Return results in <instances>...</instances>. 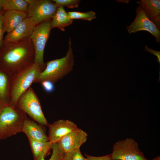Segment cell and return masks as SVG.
Masks as SVG:
<instances>
[{"label":"cell","mask_w":160,"mask_h":160,"mask_svg":"<svg viewBox=\"0 0 160 160\" xmlns=\"http://www.w3.org/2000/svg\"><path fill=\"white\" fill-rule=\"evenodd\" d=\"M35 51L30 37L4 43L0 49V70L11 76L34 62Z\"/></svg>","instance_id":"obj_1"},{"label":"cell","mask_w":160,"mask_h":160,"mask_svg":"<svg viewBox=\"0 0 160 160\" xmlns=\"http://www.w3.org/2000/svg\"><path fill=\"white\" fill-rule=\"evenodd\" d=\"M74 64V56L70 37L68 48L65 55L45 63V68L39 74L34 83H40L43 80H48L55 84L72 70Z\"/></svg>","instance_id":"obj_2"},{"label":"cell","mask_w":160,"mask_h":160,"mask_svg":"<svg viewBox=\"0 0 160 160\" xmlns=\"http://www.w3.org/2000/svg\"><path fill=\"white\" fill-rule=\"evenodd\" d=\"M42 71L39 65L34 62L11 76L9 105L17 106V102L19 98L30 87Z\"/></svg>","instance_id":"obj_3"},{"label":"cell","mask_w":160,"mask_h":160,"mask_svg":"<svg viewBox=\"0 0 160 160\" xmlns=\"http://www.w3.org/2000/svg\"><path fill=\"white\" fill-rule=\"evenodd\" d=\"M27 114L17 106L5 105L0 112V140L22 132Z\"/></svg>","instance_id":"obj_4"},{"label":"cell","mask_w":160,"mask_h":160,"mask_svg":"<svg viewBox=\"0 0 160 160\" xmlns=\"http://www.w3.org/2000/svg\"><path fill=\"white\" fill-rule=\"evenodd\" d=\"M16 106L35 122L44 126L48 125L39 98L30 87L19 98Z\"/></svg>","instance_id":"obj_5"},{"label":"cell","mask_w":160,"mask_h":160,"mask_svg":"<svg viewBox=\"0 0 160 160\" xmlns=\"http://www.w3.org/2000/svg\"><path fill=\"white\" fill-rule=\"evenodd\" d=\"M52 19L37 25L30 38L33 42L35 51L34 62L38 64L43 71L46 67L44 54L46 43L52 29Z\"/></svg>","instance_id":"obj_6"},{"label":"cell","mask_w":160,"mask_h":160,"mask_svg":"<svg viewBox=\"0 0 160 160\" xmlns=\"http://www.w3.org/2000/svg\"><path fill=\"white\" fill-rule=\"evenodd\" d=\"M24 0L28 4L27 17L31 18L36 25L52 19L59 7L53 0Z\"/></svg>","instance_id":"obj_7"},{"label":"cell","mask_w":160,"mask_h":160,"mask_svg":"<svg viewBox=\"0 0 160 160\" xmlns=\"http://www.w3.org/2000/svg\"><path fill=\"white\" fill-rule=\"evenodd\" d=\"M111 154L114 160H148L140 149L137 143L132 138L116 142Z\"/></svg>","instance_id":"obj_8"},{"label":"cell","mask_w":160,"mask_h":160,"mask_svg":"<svg viewBox=\"0 0 160 160\" xmlns=\"http://www.w3.org/2000/svg\"><path fill=\"white\" fill-rule=\"evenodd\" d=\"M136 16L134 21L129 25L126 26L129 34L139 31H146L156 38V41L160 42V31L156 25L148 18L143 9L138 6L136 10Z\"/></svg>","instance_id":"obj_9"},{"label":"cell","mask_w":160,"mask_h":160,"mask_svg":"<svg viewBox=\"0 0 160 160\" xmlns=\"http://www.w3.org/2000/svg\"><path fill=\"white\" fill-rule=\"evenodd\" d=\"M36 25L31 18L27 17L16 28L5 36L4 43L16 42L30 37Z\"/></svg>","instance_id":"obj_10"},{"label":"cell","mask_w":160,"mask_h":160,"mask_svg":"<svg viewBox=\"0 0 160 160\" xmlns=\"http://www.w3.org/2000/svg\"><path fill=\"white\" fill-rule=\"evenodd\" d=\"M49 141L52 143H58L69 133L78 127L76 124L68 120H60L48 125Z\"/></svg>","instance_id":"obj_11"},{"label":"cell","mask_w":160,"mask_h":160,"mask_svg":"<svg viewBox=\"0 0 160 160\" xmlns=\"http://www.w3.org/2000/svg\"><path fill=\"white\" fill-rule=\"evenodd\" d=\"M87 136L85 132L78 128L65 136L58 143L61 149L66 153L80 149L81 146L86 142Z\"/></svg>","instance_id":"obj_12"},{"label":"cell","mask_w":160,"mask_h":160,"mask_svg":"<svg viewBox=\"0 0 160 160\" xmlns=\"http://www.w3.org/2000/svg\"><path fill=\"white\" fill-rule=\"evenodd\" d=\"M43 126L27 117L24 121L22 132L26 135L28 140L47 142L49 141L48 137Z\"/></svg>","instance_id":"obj_13"},{"label":"cell","mask_w":160,"mask_h":160,"mask_svg":"<svg viewBox=\"0 0 160 160\" xmlns=\"http://www.w3.org/2000/svg\"><path fill=\"white\" fill-rule=\"evenodd\" d=\"M27 17V12H24L16 10L4 12L2 17L4 32L8 33L12 31Z\"/></svg>","instance_id":"obj_14"},{"label":"cell","mask_w":160,"mask_h":160,"mask_svg":"<svg viewBox=\"0 0 160 160\" xmlns=\"http://www.w3.org/2000/svg\"><path fill=\"white\" fill-rule=\"evenodd\" d=\"M142 7L150 20L159 30L160 27V1L140 0L136 2Z\"/></svg>","instance_id":"obj_15"},{"label":"cell","mask_w":160,"mask_h":160,"mask_svg":"<svg viewBox=\"0 0 160 160\" xmlns=\"http://www.w3.org/2000/svg\"><path fill=\"white\" fill-rule=\"evenodd\" d=\"M34 160H41L50 154L53 143L49 141L44 142L29 140Z\"/></svg>","instance_id":"obj_16"},{"label":"cell","mask_w":160,"mask_h":160,"mask_svg":"<svg viewBox=\"0 0 160 160\" xmlns=\"http://www.w3.org/2000/svg\"><path fill=\"white\" fill-rule=\"evenodd\" d=\"M73 20L69 17L68 12L64 7L59 6L51 22L52 29L57 28L62 31H65V28L71 25Z\"/></svg>","instance_id":"obj_17"},{"label":"cell","mask_w":160,"mask_h":160,"mask_svg":"<svg viewBox=\"0 0 160 160\" xmlns=\"http://www.w3.org/2000/svg\"><path fill=\"white\" fill-rule=\"evenodd\" d=\"M11 77L0 70V101L4 105L10 102Z\"/></svg>","instance_id":"obj_18"},{"label":"cell","mask_w":160,"mask_h":160,"mask_svg":"<svg viewBox=\"0 0 160 160\" xmlns=\"http://www.w3.org/2000/svg\"><path fill=\"white\" fill-rule=\"evenodd\" d=\"M3 11L16 10L27 12L28 4L24 0H2Z\"/></svg>","instance_id":"obj_19"},{"label":"cell","mask_w":160,"mask_h":160,"mask_svg":"<svg viewBox=\"0 0 160 160\" xmlns=\"http://www.w3.org/2000/svg\"><path fill=\"white\" fill-rule=\"evenodd\" d=\"M69 18L71 20L78 19L91 21L96 17V13L91 11L86 12H68Z\"/></svg>","instance_id":"obj_20"},{"label":"cell","mask_w":160,"mask_h":160,"mask_svg":"<svg viewBox=\"0 0 160 160\" xmlns=\"http://www.w3.org/2000/svg\"><path fill=\"white\" fill-rule=\"evenodd\" d=\"M52 155L48 160H63L65 153L60 147L58 143L53 144ZM41 160H45L43 159Z\"/></svg>","instance_id":"obj_21"},{"label":"cell","mask_w":160,"mask_h":160,"mask_svg":"<svg viewBox=\"0 0 160 160\" xmlns=\"http://www.w3.org/2000/svg\"><path fill=\"white\" fill-rule=\"evenodd\" d=\"M63 160H87L82 155L80 149L65 153Z\"/></svg>","instance_id":"obj_22"},{"label":"cell","mask_w":160,"mask_h":160,"mask_svg":"<svg viewBox=\"0 0 160 160\" xmlns=\"http://www.w3.org/2000/svg\"><path fill=\"white\" fill-rule=\"evenodd\" d=\"M58 6H62L69 8H73L78 7L80 1L79 0H53Z\"/></svg>","instance_id":"obj_23"},{"label":"cell","mask_w":160,"mask_h":160,"mask_svg":"<svg viewBox=\"0 0 160 160\" xmlns=\"http://www.w3.org/2000/svg\"><path fill=\"white\" fill-rule=\"evenodd\" d=\"M39 83L46 92L50 93L54 91L55 89L54 84L51 81L48 80H44Z\"/></svg>","instance_id":"obj_24"},{"label":"cell","mask_w":160,"mask_h":160,"mask_svg":"<svg viewBox=\"0 0 160 160\" xmlns=\"http://www.w3.org/2000/svg\"><path fill=\"white\" fill-rule=\"evenodd\" d=\"M87 160H114L112 157L111 153L103 156H94L85 155Z\"/></svg>","instance_id":"obj_25"},{"label":"cell","mask_w":160,"mask_h":160,"mask_svg":"<svg viewBox=\"0 0 160 160\" xmlns=\"http://www.w3.org/2000/svg\"><path fill=\"white\" fill-rule=\"evenodd\" d=\"M145 51L148 52L156 56L157 57V61L160 64V51H156L151 48H149L148 46L145 45L144 47Z\"/></svg>","instance_id":"obj_26"},{"label":"cell","mask_w":160,"mask_h":160,"mask_svg":"<svg viewBox=\"0 0 160 160\" xmlns=\"http://www.w3.org/2000/svg\"><path fill=\"white\" fill-rule=\"evenodd\" d=\"M3 13L0 14V49L4 44L3 35L4 33L3 28L2 24V17Z\"/></svg>","instance_id":"obj_27"},{"label":"cell","mask_w":160,"mask_h":160,"mask_svg":"<svg viewBox=\"0 0 160 160\" xmlns=\"http://www.w3.org/2000/svg\"><path fill=\"white\" fill-rule=\"evenodd\" d=\"M4 12L2 6V0H0V14Z\"/></svg>","instance_id":"obj_28"},{"label":"cell","mask_w":160,"mask_h":160,"mask_svg":"<svg viewBox=\"0 0 160 160\" xmlns=\"http://www.w3.org/2000/svg\"><path fill=\"white\" fill-rule=\"evenodd\" d=\"M4 105H4L0 101V112Z\"/></svg>","instance_id":"obj_29"},{"label":"cell","mask_w":160,"mask_h":160,"mask_svg":"<svg viewBox=\"0 0 160 160\" xmlns=\"http://www.w3.org/2000/svg\"><path fill=\"white\" fill-rule=\"evenodd\" d=\"M151 160H160V156H158Z\"/></svg>","instance_id":"obj_30"}]
</instances>
